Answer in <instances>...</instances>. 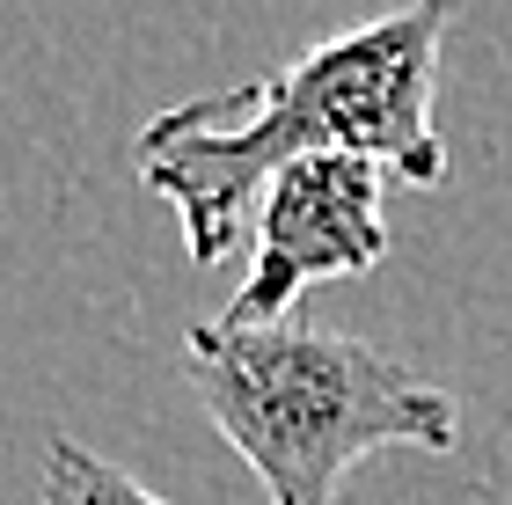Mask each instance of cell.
<instances>
[{"mask_svg":"<svg viewBox=\"0 0 512 505\" xmlns=\"http://www.w3.org/2000/svg\"><path fill=\"white\" fill-rule=\"evenodd\" d=\"M447 30V0H417L308 44L278 74H256L227 96L154 110L132 132V169L154 198L176 205L191 264H220L242 242L264 183L315 154H359L417 191L447 183V140H439Z\"/></svg>","mask_w":512,"mask_h":505,"instance_id":"6da1fadb","label":"cell"},{"mask_svg":"<svg viewBox=\"0 0 512 505\" xmlns=\"http://www.w3.org/2000/svg\"><path fill=\"white\" fill-rule=\"evenodd\" d=\"M505 505H512V498H505Z\"/></svg>","mask_w":512,"mask_h":505,"instance_id":"5b68a950","label":"cell"},{"mask_svg":"<svg viewBox=\"0 0 512 505\" xmlns=\"http://www.w3.org/2000/svg\"><path fill=\"white\" fill-rule=\"evenodd\" d=\"M388 257V169L359 154H315L264 183L249 227V279L213 323L271 330L293 323V301L330 279H366Z\"/></svg>","mask_w":512,"mask_h":505,"instance_id":"3957f363","label":"cell"},{"mask_svg":"<svg viewBox=\"0 0 512 505\" xmlns=\"http://www.w3.org/2000/svg\"><path fill=\"white\" fill-rule=\"evenodd\" d=\"M183 381L271 505H337L366 454H454L461 440V403L439 381L315 323H198L183 337Z\"/></svg>","mask_w":512,"mask_h":505,"instance_id":"7a4b0ae2","label":"cell"},{"mask_svg":"<svg viewBox=\"0 0 512 505\" xmlns=\"http://www.w3.org/2000/svg\"><path fill=\"white\" fill-rule=\"evenodd\" d=\"M37 505H169V498L147 491L132 469H118L96 447L52 440L44 447V469H37Z\"/></svg>","mask_w":512,"mask_h":505,"instance_id":"277c9868","label":"cell"}]
</instances>
